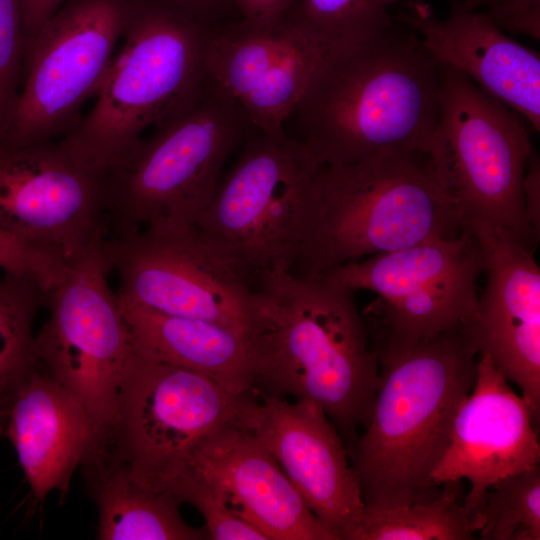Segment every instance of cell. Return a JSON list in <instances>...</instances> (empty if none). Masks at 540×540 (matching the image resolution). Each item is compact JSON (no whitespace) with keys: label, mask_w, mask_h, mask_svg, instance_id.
I'll return each instance as SVG.
<instances>
[{"label":"cell","mask_w":540,"mask_h":540,"mask_svg":"<svg viewBox=\"0 0 540 540\" xmlns=\"http://www.w3.org/2000/svg\"><path fill=\"white\" fill-rule=\"evenodd\" d=\"M535 425L522 396L490 356L479 353L475 384L455 416L450 444L432 473L438 486L468 480L463 508L475 534L487 490L539 465Z\"/></svg>","instance_id":"17"},{"label":"cell","mask_w":540,"mask_h":540,"mask_svg":"<svg viewBox=\"0 0 540 540\" xmlns=\"http://www.w3.org/2000/svg\"><path fill=\"white\" fill-rule=\"evenodd\" d=\"M196 226L254 280L291 271L315 220L322 165L284 132L248 133Z\"/></svg>","instance_id":"8"},{"label":"cell","mask_w":540,"mask_h":540,"mask_svg":"<svg viewBox=\"0 0 540 540\" xmlns=\"http://www.w3.org/2000/svg\"><path fill=\"white\" fill-rule=\"evenodd\" d=\"M192 469L268 540H337L271 454L233 420L202 446Z\"/></svg>","instance_id":"21"},{"label":"cell","mask_w":540,"mask_h":540,"mask_svg":"<svg viewBox=\"0 0 540 540\" xmlns=\"http://www.w3.org/2000/svg\"><path fill=\"white\" fill-rule=\"evenodd\" d=\"M107 171L65 142L0 149V229L68 269L104 240Z\"/></svg>","instance_id":"14"},{"label":"cell","mask_w":540,"mask_h":540,"mask_svg":"<svg viewBox=\"0 0 540 540\" xmlns=\"http://www.w3.org/2000/svg\"><path fill=\"white\" fill-rule=\"evenodd\" d=\"M172 494L202 514L209 539L268 540L259 529L241 518L224 497L193 469L176 485Z\"/></svg>","instance_id":"28"},{"label":"cell","mask_w":540,"mask_h":540,"mask_svg":"<svg viewBox=\"0 0 540 540\" xmlns=\"http://www.w3.org/2000/svg\"><path fill=\"white\" fill-rule=\"evenodd\" d=\"M486 13L502 31L540 38V0H460Z\"/></svg>","instance_id":"31"},{"label":"cell","mask_w":540,"mask_h":540,"mask_svg":"<svg viewBox=\"0 0 540 540\" xmlns=\"http://www.w3.org/2000/svg\"><path fill=\"white\" fill-rule=\"evenodd\" d=\"M171 0H133L92 109L61 140L108 170L149 127L191 104L206 74L209 33Z\"/></svg>","instance_id":"4"},{"label":"cell","mask_w":540,"mask_h":540,"mask_svg":"<svg viewBox=\"0 0 540 540\" xmlns=\"http://www.w3.org/2000/svg\"><path fill=\"white\" fill-rule=\"evenodd\" d=\"M185 8L203 7L213 3L216 0H171Z\"/></svg>","instance_id":"35"},{"label":"cell","mask_w":540,"mask_h":540,"mask_svg":"<svg viewBox=\"0 0 540 540\" xmlns=\"http://www.w3.org/2000/svg\"><path fill=\"white\" fill-rule=\"evenodd\" d=\"M81 465L98 507L97 539H209L205 527L195 528L184 521L177 498L138 481L104 446L91 443Z\"/></svg>","instance_id":"23"},{"label":"cell","mask_w":540,"mask_h":540,"mask_svg":"<svg viewBox=\"0 0 540 540\" xmlns=\"http://www.w3.org/2000/svg\"><path fill=\"white\" fill-rule=\"evenodd\" d=\"M118 295L245 336L253 280L196 225L160 224L104 239Z\"/></svg>","instance_id":"13"},{"label":"cell","mask_w":540,"mask_h":540,"mask_svg":"<svg viewBox=\"0 0 540 540\" xmlns=\"http://www.w3.org/2000/svg\"><path fill=\"white\" fill-rule=\"evenodd\" d=\"M103 241L69 267L50 292L49 317L36 335L42 366L80 400L93 437L112 426L134 354L119 296L109 285Z\"/></svg>","instance_id":"12"},{"label":"cell","mask_w":540,"mask_h":540,"mask_svg":"<svg viewBox=\"0 0 540 540\" xmlns=\"http://www.w3.org/2000/svg\"><path fill=\"white\" fill-rule=\"evenodd\" d=\"M421 2L402 15L421 45L440 65L467 76L484 93L540 130V56L506 36L484 12L461 1L438 19Z\"/></svg>","instance_id":"19"},{"label":"cell","mask_w":540,"mask_h":540,"mask_svg":"<svg viewBox=\"0 0 540 540\" xmlns=\"http://www.w3.org/2000/svg\"><path fill=\"white\" fill-rule=\"evenodd\" d=\"M24 36L17 0H0V148L22 85Z\"/></svg>","instance_id":"29"},{"label":"cell","mask_w":540,"mask_h":540,"mask_svg":"<svg viewBox=\"0 0 540 540\" xmlns=\"http://www.w3.org/2000/svg\"><path fill=\"white\" fill-rule=\"evenodd\" d=\"M419 0H295L287 17L320 50L323 59L365 44L394 27L392 7Z\"/></svg>","instance_id":"24"},{"label":"cell","mask_w":540,"mask_h":540,"mask_svg":"<svg viewBox=\"0 0 540 540\" xmlns=\"http://www.w3.org/2000/svg\"><path fill=\"white\" fill-rule=\"evenodd\" d=\"M526 217L533 230H540V166L535 151L530 157L523 182Z\"/></svg>","instance_id":"34"},{"label":"cell","mask_w":540,"mask_h":540,"mask_svg":"<svg viewBox=\"0 0 540 540\" xmlns=\"http://www.w3.org/2000/svg\"><path fill=\"white\" fill-rule=\"evenodd\" d=\"M133 0H67L24 47L22 85L0 149L66 136L96 97Z\"/></svg>","instance_id":"11"},{"label":"cell","mask_w":540,"mask_h":540,"mask_svg":"<svg viewBox=\"0 0 540 540\" xmlns=\"http://www.w3.org/2000/svg\"><path fill=\"white\" fill-rule=\"evenodd\" d=\"M50 292L36 280L5 273L0 279V386L40 364L33 322Z\"/></svg>","instance_id":"26"},{"label":"cell","mask_w":540,"mask_h":540,"mask_svg":"<svg viewBox=\"0 0 540 540\" xmlns=\"http://www.w3.org/2000/svg\"><path fill=\"white\" fill-rule=\"evenodd\" d=\"M440 103V65L414 32L392 27L323 59L289 119L322 166H343L426 155Z\"/></svg>","instance_id":"2"},{"label":"cell","mask_w":540,"mask_h":540,"mask_svg":"<svg viewBox=\"0 0 540 540\" xmlns=\"http://www.w3.org/2000/svg\"><path fill=\"white\" fill-rule=\"evenodd\" d=\"M484 260L486 284L464 326L479 353L517 385L534 421L540 416V268L533 250L499 227L470 229Z\"/></svg>","instance_id":"18"},{"label":"cell","mask_w":540,"mask_h":540,"mask_svg":"<svg viewBox=\"0 0 540 540\" xmlns=\"http://www.w3.org/2000/svg\"><path fill=\"white\" fill-rule=\"evenodd\" d=\"M481 247L468 229L452 239H429L337 266L316 277L378 299L362 312L373 349L413 344L460 329L473 318Z\"/></svg>","instance_id":"9"},{"label":"cell","mask_w":540,"mask_h":540,"mask_svg":"<svg viewBox=\"0 0 540 540\" xmlns=\"http://www.w3.org/2000/svg\"><path fill=\"white\" fill-rule=\"evenodd\" d=\"M237 396L205 375L134 353L112 426L92 441L138 481L172 495L202 446L233 420Z\"/></svg>","instance_id":"10"},{"label":"cell","mask_w":540,"mask_h":540,"mask_svg":"<svg viewBox=\"0 0 540 540\" xmlns=\"http://www.w3.org/2000/svg\"><path fill=\"white\" fill-rule=\"evenodd\" d=\"M233 423L271 454L337 540H353L365 504L342 437L319 404L249 391L237 396Z\"/></svg>","instance_id":"15"},{"label":"cell","mask_w":540,"mask_h":540,"mask_svg":"<svg viewBox=\"0 0 540 540\" xmlns=\"http://www.w3.org/2000/svg\"><path fill=\"white\" fill-rule=\"evenodd\" d=\"M0 432L12 442L33 497L65 498L93 428L80 400L39 365L0 395Z\"/></svg>","instance_id":"20"},{"label":"cell","mask_w":540,"mask_h":540,"mask_svg":"<svg viewBox=\"0 0 540 540\" xmlns=\"http://www.w3.org/2000/svg\"><path fill=\"white\" fill-rule=\"evenodd\" d=\"M459 482L414 504L364 507L353 540H471L474 531L463 508Z\"/></svg>","instance_id":"25"},{"label":"cell","mask_w":540,"mask_h":540,"mask_svg":"<svg viewBox=\"0 0 540 540\" xmlns=\"http://www.w3.org/2000/svg\"><path fill=\"white\" fill-rule=\"evenodd\" d=\"M251 130L241 108L207 76L191 104L107 170V218L115 235L196 225L227 159Z\"/></svg>","instance_id":"6"},{"label":"cell","mask_w":540,"mask_h":540,"mask_svg":"<svg viewBox=\"0 0 540 540\" xmlns=\"http://www.w3.org/2000/svg\"><path fill=\"white\" fill-rule=\"evenodd\" d=\"M440 72L439 119L426 154L437 184L465 229L499 227L534 250L539 235L523 197L534 152L528 124L460 71L440 65Z\"/></svg>","instance_id":"7"},{"label":"cell","mask_w":540,"mask_h":540,"mask_svg":"<svg viewBox=\"0 0 540 540\" xmlns=\"http://www.w3.org/2000/svg\"><path fill=\"white\" fill-rule=\"evenodd\" d=\"M245 339L250 391L315 401L348 452L371 417L380 382L354 292L286 270L265 272L253 284Z\"/></svg>","instance_id":"1"},{"label":"cell","mask_w":540,"mask_h":540,"mask_svg":"<svg viewBox=\"0 0 540 540\" xmlns=\"http://www.w3.org/2000/svg\"><path fill=\"white\" fill-rule=\"evenodd\" d=\"M371 417L348 450L366 506L420 503L441 493L432 473L473 389L479 351L463 328L377 352Z\"/></svg>","instance_id":"3"},{"label":"cell","mask_w":540,"mask_h":540,"mask_svg":"<svg viewBox=\"0 0 540 540\" xmlns=\"http://www.w3.org/2000/svg\"><path fill=\"white\" fill-rule=\"evenodd\" d=\"M476 534L481 540H540L539 465L487 490Z\"/></svg>","instance_id":"27"},{"label":"cell","mask_w":540,"mask_h":540,"mask_svg":"<svg viewBox=\"0 0 540 540\" xmlns=\"http://www.w3.org/2000/svg\"><path fill=\"white\" fill-rule=\"evenodd\" d=\"M244 16L253 24H270L282 19L295 0H234Z\"/></svg>","instance_id":"33"},{"label":"cell","mask_w":540,"mask_h":540,"mask_svg":"<svg viewBox=\"0 0 540 540\" xmlns=\"http://www.w3.org/2000/svg\"><path fill=\"white\" fill-rule=\"evenodd\" d=\"M0 268L5 273L36 280L51 292L63 278L66 268L30 249L0 229Z\"/></svg>","instance_id":"30"},{"label":"cell","mask_w":540,"mask_h":540,"mask_svg":"<svg viewBox=\"0 0 540 540\" xmlns=\"http://www.w3.org/2000/svg\"><path fill=\"white\" fill-rule=\"evenodd\" d=\"M119 300L136 355L205 375L234 395L251 390L245 336L217 323Z\"/></svg>","instance_id":"22"},{"label":"cell","mask_w":540,"mask_h":540,"mask_svg":"<svg viewBox=\"0 0 540 540\" xmlns=\"http://www.w3.org/2000/svg\"><path fill=\"white\" fill-rule=\"evenodd\" d=\"M464 231L425 154L323 166L313 227L291 272L316 278L345 263Z\"/></svg>","instance_id":"5"},{"label":"cell","mask_w":540,"mask_h":540,"mask_svg":"<svg viewBox=\"0 0 540 540\" xmlns=\"http://www.w3.org/2000/svg\"><path fill=\"white\" fill-rule=\"evenodd\" d=\"M25 45L67 0H17Z\"/></svg>","instance_id":"32"},{"label":"cell","mask_w":540,"mask_h":540,"mask_svg":"<svg viewBox=\"0 0 540 540\" xmlns=\"http://www.w3.org/2000/svg\"><path fill=\"white\" fill-rule=\"evenodd\" d=\"M322 61L317 46L284 16L210 32L206 74L236 102L253 130L279 135Z\"/></svg>","instance_id":"16"},{"label":"cell","mask_w":540,"mask_h":540,"mask_svg":"<svg viewBox=\"0 0 540 540\" xmlns=\"http://www.w3.org/2000/svg\"><path fill=\"white\" fill-rule=\"evenodd\" d=\"M3 390H4V387L0 386V395H1Z\"/></svg>","instance_id":"36"}]
</instances>
